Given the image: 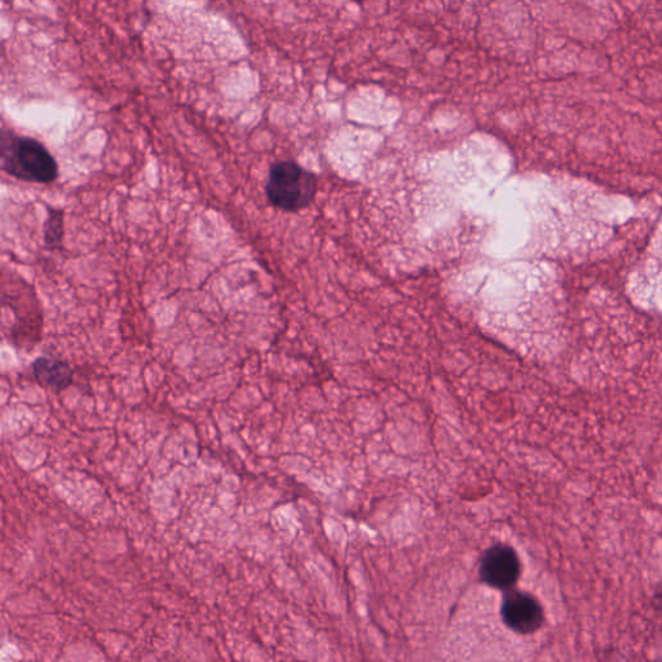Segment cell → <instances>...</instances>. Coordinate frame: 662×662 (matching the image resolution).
Listing matches in <instances>:
<instances>
[{
  "instance_id": "4",
  "label": "cell",
  "mask_w": 662,
  "mask_h": 662,
  "mask_svg": "<svg viewBox=\"0 0 662 662\" xmlns=\"http://www.w3.org/2000/svg\"><path fill=\"white\" fill-rule=\"evenodd\" d=\"M501 615L508 629L525 636L540 630L545 619L538 599L522 591L507 592Z\"/></svg>"
},
{
  "instance_id": "1",
  "label": "cell",
  "mask_w": 662,
  "mask_h": 662,
  "mask_svg": "<svg viewBox=\"0 0 662 662\" xmlns=\"http://www.w3.org/2000/svg\"><path fill=\"white\" fill-rule=\"evenodd\" d=\"M2 170L29 183L51 184L59 177V166L46 146L36 139L4 132L2 139Z\"/></svg>"
},
{
  "instance_id": "6",
  "label": "cell",
  "mask_w": 662,
  "mask_h": 662,
  "mask_svg": "<svg viewBox=\"0 0 662 662\" xmlns=\"http://www.w3.org/2000/svg\"><path fill=\"white\" fill-rule=\"evenodd\" d=\"M44 231L46 245L50 249H61L64 240V213L50 210Z\"/></svg>"
},
{
  "instance_id": "5",
  "label": "cell",
  "mask_w": 662,
  "mask_h": 662,
  "mask_svg": "<svg viewBox=\"0 0 662 662\" xmlns=\"http://www.w3.org/2000/svg\"><path fill=\"white\" fill-rule=\"evenodd\" d=\"M34 378L53 393L64 392L73 383L72 368L65 361L39 358L33 362Z\"/></svg>"
},
{
  "instance_id": "3",
  "label": "cell",
  "mask_w": 662,
  "mask_h": 662,
  "mask_svg": "<svg viewBox=\"0 0 662 662\" xmlns=\"http://www.w3.org/2000/svg\"><path fill=\"white\" fill-rule=\"evenodd\" d=\"M521 573L519 556L507 545L488 549L480 563L483 582L498 590H510L518 582Z\"/></svg>"
},
{
  "instance_id": "7",
  "label": "cell",
  "mask_w": 662,
  "mask_h": 662,
  "mask_svg": "<svg viewBox=\"0 0 662 662\" xmlns=\"http://www.w3.org/2000/svg\"><path fill=\"white\" fill-rule=\"evenodd\" d=\"M354 2L362 3L365 2V0H354Z\"/></svg>"
},
{
  "instance_id": "2",
  "label": "cell",
  "mask_w": 662,
  "mask_h": 662,
  "mask_svg": "<svg viewBox=\"0 0 662 662\" xmlns=\"http://www.w3.org/2000/svg\"><path fill=\"white\" fill-rule=\"evenodd\" d=\"M317 181L309 170L296 163L282 161L272 166L266 185L267 197L278 210L298 213L316 197Z\"/></svg>"
}]
</instances>
